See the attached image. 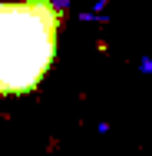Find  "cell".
Returning a JSON list of instances; mask_svg holds the SVG:
<instances>
[{"instance_id": "1", "label": "cell", "mask_w": 152, "mask_h": 156, "mask_svg": "<svg viewBox=\"0 0 152 156\" xmlns=\"http://www.w3.org/2000/svg\"><path fill=\"white\" fill-rule=\"evenodd\" d=\"M60 10L53 0L0 3V96H20L43 83L56 60Z\"/></svg>"}]
</instances>
